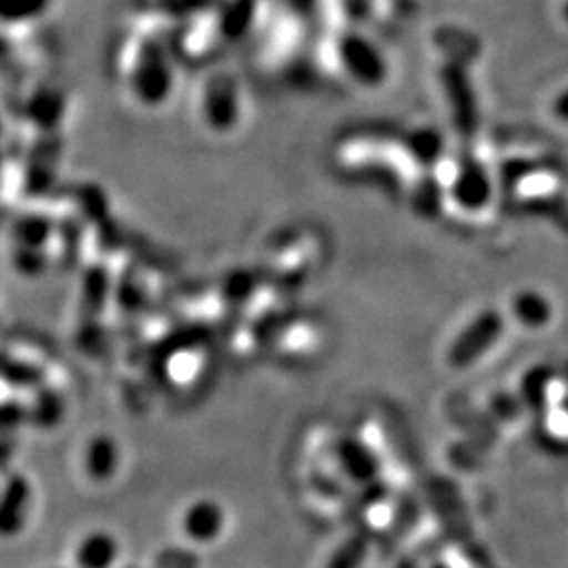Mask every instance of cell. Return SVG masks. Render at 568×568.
Segmentation results:
<instances>
[{"label": "cell", "mask_w": 568, "mask_h": 568, "mask_svg": "<svg viewBox=\"0 0 568 568\" xmlns=\"http://www.w3.org/2000/svg\"><path fill=\"white\" fill-rule=\"evenodd\" d=\"M2 382L9 387H13V389L37 392L39 387L47 384V371H44V366L34 363V361L4 354Z\"/></svg>", "instance_id": "17"}, {"label": "cell", "mask_w": 568, "mask_h": 568, "mask_svg": "<svg viewBox=\"0 0 568 568\" xmlns=\"http://www.w3.org/2000/svg\"><path fill=\"white\" fill-rule=\"evenodd\" d=\"M523 406H525V403L518 400L516 396L499 392V394H495V396L490 398L488 408H490V415H493L495 419L509 424V422H514V419L523 413Z\"/></svg>", "instance_id": "28"}, {"label": "cell", "mask_w": 568, "mask_h": 568, "mask_svg": "<svg viewBox=\"0 0 568 568\" xmlns=\"http://www.w3.org/2000/svg\"><path fill=\"white\" fill-rule=\"evenodd\" d=\"M445 196H447V192L440 187V182L427 178L426 185H422L415 196V209L419 215L432 220V217L440 215V211L445 206Z\"/></svg>", "instance_id": "25"}, {"label": "cell", "mask_w": 568, "mask_h": 568, "mask_svg": "<svg viewBox=\"0 0 568 568\" xmlns=\"http://www.w3.org/2000/svg\"><path fill=\"white\" fill-rule=\"evenodd\" d=\"M514 318L527 328H544L554 316V307L537 291H520L511 302Z\"/></svg>", "instance_id": "18"}, {"label": "cell", "mask_w": 568, "mask_h": 568, "mask_svg": "<svg viewBox=\"0 0 568 568\" xmlns=\"http://www.w3.org/2000/svg\"><path fill=\"white\" fill-rule=\"evenodd\" d=\"M114 297L121 305L122 312L129 316L142 314L148 305V293L143 284L133 276H122L121 283L114 286Z\"/></svg>", "instance_id": "24"}, {"label": "cell", "mask_w": 568, "mask_h": 568, "mask_svg": "<svg viewBox=\"0 0 568 568\" xmlns=\"http://www.w3.org/2000/svg\"><path fill=\"white\" fill-rule=\"evenodd\" d=\"M61 102L60 95H55L53 91H44V93H37L30 102V116L32 121H39L44 126H53L55 122L60 121Z\"/></svg>", "instance_id": "27"}, {"label": "cell", "mask_w": 568, "mask_h": 568, "mask_svg": "<svg viewBox=\"0 0 568 568\" xmlns=\"http://www.w3.org/2000/svg\"><path fill=\"white\" fill-rule=\"evenodd\" d=\"M49 9H51V0H0L2 21L11 26L41 20Z\"/></svg>", "instance_id": "21"}, {"label": "cell", "mask_w": 568, "mask_h": 568, "mask_svg": "<svg viewBox=\"0 0 568 568\" xmlns=\"http://www.w3.org/2000/svg\"><path fill=\"white\" fill-rule=\"evenodd\" d=\"M121 445L110 434H95L82 448V474L93 485H108L121 469Z\"/></svg>", "instance_id": "10"}, {"label": "cell", "mask_w": 568, "mask_h": 568, "mask_svg": "<svg viewBox=\"0 0 568 568\" xmlns=\"http://www.w3.org/2000/svg\"><path fill=\"white\" fill-rule=\"evenodd\" d=\"M408 159L419 164L424 171L436 169V164L445 159L447 140L445 135L434 126H415L410 129L403 140Z\"/></svg>", "instance_id": "13"}, {"label": "cell", "mask_w": 568, "mask_h": 568, "mask_svg": "<svg viewBox=\"0 0 568 568\" xmlns=\"http://www.w3.org/2000/svg\"><path fill=\"white\" fill-rule=\"evenodd\" d=\"M335 61L345 79L361 89H379L389 79L386 51L358 28L335 39Z\"/></svg>", "instance_id": "2"}, {"label": "cell", "mask_w": 568, "mask_h": 568, "mask_svg": "<svg viewBox=\"0 0 568 568\" xmlns=\"http://www.w3.org/2000/svg\"><path fill=\"white\" fill-rule=\"evenodd\" d=\"M32 485L26 474L7 471L2 485V509H0V532L4 539L23 532L30 516Z\"/></svg>", "instance_id": "8"}, {"label": "cell", "mask_w": 568, "mask_h": 568, "mask_svg": "<svg viewBox=\"0 0 568 568\" xmlns=\"http://www.w3.org/2000/svg\"><path fill=\"white\" fill-rule=\"evenodd\" d=\"M506 331V318L499 310L487 307L467 323L447 347V363L464 371L480 363L488 352L499 344Z\"/></svg>", "instance_id": "3"}, {"label": "cell", "mask_w": 568, "mask_h": 568, "mask_svg": "<svg viewBox=\"0 0 568 568\" xmlns=\"http://www.w3.org/2000/svg\"><path fill=\"white\" fill-rule=\"evenodd\" d=\"M156 568H199V560L190 551L166 549L159 556Z\"/></svg>", "instance_id": "29"}, {"label": "cell", "mask_w": 568, "mask_h": 568, "mask_svg": "<svg viewBox=\"0 0 568 568\" xmlns=\"http://www.w3.org/2000/svg\"><path fill=\"white\" fill-rule=\"evenodd\" d=\"M445 89H447L448 105L453 110V122L457 124L464 138H474L478 129V108H476V95L464 65L459 63L447 65Z\"/></svg>", "instance_id": "9"}, {"label": "cell", "mask_w": 568, "mask_h": 568, "mask_svg": "<svg viewBox=\"0 0 568 568\" xmlns=\"http://www.w3.org/2000/svg\"><path fill=\"white\" fill-rule=\"evenodd\" d=\"M551 112H554V116H556L558 121L568 124V89H565V91L554 100V103H551Z\"/></svg>", "instance_id": "30"}, {"label": "cell", "mask_w": 568, "mask_h": 568, "mask_svg": "<svg viewBox=\"0 0 568 568\" xmlns=\"http://www.w3.org/2000/svg\"><path fill=\"white\" fill-rule=\"evenodd\" d=\"M554 382V371L548 366L530 368L520 382V400L535 413H544L548 406L549 386Z\"/></svg>", "instance_id": "19"}, {"label": "cell", "mask_w": 568, "mask_h": 568, "mask_svg": "<svg viewBox=\"0 0 568 568\" xmlns=\"http://www.w3.org/2000/svg\"><path fill=\"white\" fill-rule=\"evenodd\" d=\"M565 20H567V23H568V0H567V4H565Z\"/></svg>", "instance_id": "35"}, {"label": "cell", "mask_w": 568, "mask_h": 568, "mask_svg": "<svg viewBox=\"0 0 568 568\" xmlns=\"http://www.w3.org/2000/svg\"><path fill=\"white\" fill-rule=\"evenodd\" d=\"M333 459L339 474L354 487H368L384 478V459L361 436H339L333 443Z\"/></svg>", "instance_id": "5"}, {"label": "cell", "mask_w": 568, "mask_h": 568, "mask_svg": "<svg viewBox=\"0 0 568 568\" xmlns=\"http://www.w3.org/2000/svg\"><path fill=\"white\" fill-rule=\"evenodd\" d=\"M11 264H13V270L23 278H41L42 274L49 270L51 260L47 255V248L13 246Z\"/></svg>", "instance_id": "23"}, {"label": "cell", "mask_w": 568, "mask_h": 568, "mask_svg": "<svg viewBox=\"0 0 568 568\" xmlns=\"http://www.w3.org/2000/svg\"><path fill=\"white\" fill-rule=\"evenodd\" d=\"M225 509L211 497H201L183 509L180 518L182 535L194 546H211L224 535Z\"/></svg>", "instance_id": "7"}, {"label": "cell", "mask_w": 568, "mask_h": 568, "mask_svg": "<svg viewBox=\"0 0 568 568\" xmlns=\"http://www.w3.org/2000/svg\"><path fill=\"white\" fill-rule=\"evenodd\" d=\"M373 548V535L366 528H356L331 549L323 568H365Z\"/></svg>", "instance_id": "16"}, {"label": "cell", "mask_w": 568, "mask_h": 568, "mask_svg": "<svg viewBox=\"0 0 568 568\" xmlns=\"http://www.w3.org/2000/svg\"><path fill=\"white\" fill-rule=\"evenodd\" d=\"M352 9H361V7H371L375 0H345Z\"/></svg>", "instance_id": "32"}, {"label": "cell", "mask_w": 568, "mask_h": 568, "mask_svg": "<svg viewBox=\"0 0 568 568\" xmlns=\"http://www.w3.org/2000/svg\"><path fill=\"white\" fill-rule=\"evenodd\" d=\"M28 424H30V405L21 403L20 398H4L0 408L2 436H13Z\"/></svg>", "instance_id": "26"}, {"label": "cell", "mask_w": 568, "mask_h": 568, "mask_svg": "<svg viewBox=\"0 0 568 568\" xmlns=\"http://www.w3.org/2000/svg\"><path fill=\"white\" fill-rule=\"evenodd\" d=\"M58 230L60 227L55 225L53 217L37 211H28L13 220L11 241L13 246L23 248H47V244L58 236Z\"/></svg>", "instance_id": "14"}, {"label": "cell", "mask_w": 568, "mask_h": 568, "mask_svg": "<svg viewBox=\"0 0 568 568\" xmlns=\"http://www.w3.org/2000/svg\"><path fill=\"white\" fill-rule=\"evenodd\" d=\"M243 119L241 87L227 74H215L201 91V121L213 133L227 135Z\"/></svg>", "instance_id": "4"}, {"label": "cell", "mask_w": 568, "mask_h": 568, "mask_svg": "<svg viewBox=\"0 0 568 568\" xmlns=\"http://www.w3.org/2000/svg\"><path fill=\"white\" fill-rule=\"evenodd\" d=\"M495 183L487 166L474 154H464L453 173L447 196L450 203L457 204L466 213H480L493 201Z\"/></svg>", "instance_id": "6"}, {"label": "cell", "mask_w": 568, "mask_h": 568, "mask_svg": "<svg viewBox=\"0 0 568 568\" xmlns=\"http://www.w3.org/2000/svg\"><path fill=\"white\" fill-rule=\"evenodd\" d=\"M178 87V68L171 51L159 39H145L133 51L126 68V89L133 102L145 110L169 103Z\"/></svg>", "instance_id": "1"}, {"label": "cell", "mask_w": 568, "mask_h": 568, "mask_svg": "<svg viewBox=\"0 0 568 568\" xmlns=\"http://www.w3.org/2000/svg\"><path fill=\"white\" fill-rule=\"evenodd\" d=\"M523 209L537 215V217H548L551 224L558 225L560 230H565L568 234V201L558 196V194H549V196H530L527 201H523Z\"/></svg>", "instance_id": "22"}, {"label": "cell", "mask_w": 568, "mask_h": 568, "mask_svg": "<svg viewBox=\"0 0 568 568\" xmlns=\"http://www.w3.org/2000/svg\"><path fill=\"white\" fill-rule=\"evenodd\" d=\"M394 568H424L422 567V562H419V558L417 556H413V554H406V556H403L396 565H394ZM427 568V567H426Z\"/></svg>", "instance_id": "31"}, {"label": "cell", "mask_w": 568, "mask_h": 568, "mask_svg": "<svg viewBox=\"0 0 568 568\" xmlns=\"http://www.w3.org/2000/svg\"><path fill=\"white\" fill-rule=\"evenodd\" d=\"M260 281L251 270L230 272L222 284V297L227 307H243L255 295Z\"/></svg>", "instance_id": "20"}, {"label": "cell", "mask_w": 568, "mask_h": 568, "mask_svg": "<svg viewBox=\"0 0 568 568\" xmlns=\"http://www.w3.org/2000/svg\"><path fill=\"white\" fill-rule=\"evenodd\" d=\"M112 297L114 281L108 265L91 264L84 267L81 283V312L84 314L82 323H98Z\"/></svg>", "instance_id": "11"}, {"label": "cell", "mask_w": 568, "mask_h": 568, "mask_svg": "<svg viewBox=\"0 0 568 568\" xmlns=\"http://www.w3.org/2000/svg\"><path fill=\"white\" fill-rule=\"evenodd\" d=\"M68 413L65 398L58 387L44 386L32 392V403H30V426H37L42 432L55 429L63 424Z\"/></svg>", "instance_id": "15"}, {"label": "cell", "mask_w": 568, "mask_h": 568, "mask_svg": "<svg viewBox=\"0 0 568 568\" xmlns=\"http://www.w3.org/2000/svg\"><path fill=\"white\" fill-rule=\"evenodd\" d=\"M121 556L119 539L103 528L89 530L82 535L74 548L77 568H114Z\"/></svg>", "instance_id": "12"}, {"label": "cell", "mask_w": 568, "mask_h": 568, "mask_svg": "<svg viewBox=\"0 0 568 568\" xmlns=\"http://www.w3.org/2000/svg\"><path fill=\"white\" fill-rule=\"evenodd\" d=\"M427 568H453L448 562H445V560H432L429 565H427Z\"/></svg>", "instance_id": "33"}, {"label": "cell", "mask_w": 568, "mask_h": 568, "mask_svg": "<svg viewBox=\"0 0 568 568\" xmlns=\"http://www.w3.org/2000/svg\"><path fill=\"white\" fill-rule=\"evenodd\" d=\"M562 410H567L568 413V398H565V400H562Z\"/></svg>", "instance_id": "34"}]
</instances>
